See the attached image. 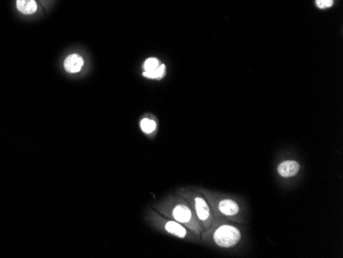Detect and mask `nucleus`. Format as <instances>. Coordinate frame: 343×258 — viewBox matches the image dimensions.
Returning <instances> with one entry per match:
<instances>
[{
    "instance_id": "obj_1",
    "label": "nucleus",
    "mask_w": 343,
    "mask_h": 258,
    "mask_svg": "<svg viewBox=\"0 0 343 258\" xmlns=\"http://www.w3.org/2000/svg\"><path fill=\"white\" fill-rule=\"evenodd\" d=\"M200 235L206 244L221 249L237 246L242 237L240 229L231 221L223 218H215L211 225L201 231Z\"/></svg>"
},
{
    "instance_id": "obj_2",
    "label": "nucleus",
    "mask_w": 343,
    "mask_h": 258,
    "mask_svg": "<svg viewBox=\"0 0 343 258\" xmlns=\"http://www.w3.org/2000/svg\"><path fill=\"white\" fill-rule=\"evenodd\" d=\"M207 200L216 218H223L235 223H243L242 206L238 198L207 189L199 190Z\"/></svg>"
},
{
    "instance_id": "obj_3",
    "label": "nucleus",
    "mask_w": 343,
    "mask_h": 258,
    "mask_svg": "<svg viewBox=\"0 0 343 258\" xmlns=\"http://www.w3.org/2000/svg\"><path fill=\"white\" fill-rule=\"evenodd\" d=\"M184 197L202 228L204 229L211 225L216 217L203 194L199 190H187L184 192Z\"/></svg>"
},
{
    "instance_id": "obj_4",
    "label": "nucleus",
    "mask_w": 343,
    "mask_h": 258,
    "mask_svg": "<svg viewBox=\"0 0 343 258\" xmlns=\"http://www.w3.org/2000/svg\"><path fill=\"white\" fill-rule=\"evenodd\" d=\"M164 229L168 232V233H172L173 235H176L178 237H181V238H186V237H190L191 235V230H189L185 225L175 221V220H168V221H165L164 224ZM195 234V233H194Z\"/></svg>"
},
{
    "instance_id": "obj_5",
    "label": "nucleus",
    "mask_w": 343,
    "mask_h": 258,
    "mask_svg": "<svg viewBox=\"0 0 343 258\" xmlns=\"http://www.w3.org/2000/svg\"><path fill=\"white\" fill-rule=\"evenodd\" d=\"M300 171V163L296 160H284L277 165V174L282 178L296 176Z\"/></svg>"
},
{
    "instance_id": "obj_6",
    "label": "nucleus",
    "mask_w": 343,
    "mask_h": 258,
    "mask_svg": "<svg viewBox=\"0 0 343 258\" xmlns=\"http://www.w3.org/2000/svg\"><path fill=\"white\" fill-rule=\"evenodd\" d=\"M82 66H83V59L76 53L70 54L69 57L66 58V60L64 62L65 70L69 73L79 72L81 70Z\"/></svg>"
},
{
    "instance_id": "obj_7",
    "label": "nucleus",
    "mask_w": 343,
    "mask_h": 258,
    "mask_svg": "<svg viewBox=\"0 0 343 258\" xmlns=\"http://www.w3.org/2000/svg\"><path fill=\"white\" fill-rule=\"evenodd\" d=\"M16 8L24 14H33L37 10L35 0H16Z\"/></svg>"
},
{
    "instance_id": "obj_8",
    "label": "nucleus",
    "mask_w": 343,
    "mask_h": 258,
    "mask_svg": "<svg viewBox=\"0 0 343 258\" xmlns=\"http://www.w3.org/2000/svg\"><path fill=\"white\" fill-rule=\"evenodd\" d=\"M165 72V66L163 64L159 65L155 70L152 71H144L143 75L147 78H151V79H160L163 77Z\"/></svg>"
},
{
    "instance_id": "obj_9",
    "label": "nucleus",
    "mask_w": 343,
    "mask_h": 258,
    "mask_svg": "<svg viewBox=\"0 0 343 258\" xmlns=\"http://www.w3.org/2000/svg\"><path fill=\"white\" fill-rule=\"evenodd\" d=\"M140 126L144 133L151 134L156 128V122L150 118H143L140 122Z\"/></svg>"
},
{
    "instance_id": "obj_10",
    "label": "nucleus",
    "mask_w": 343,
    "mask_h": 258,
    "mask_svg": "<svg viewBox=\"0 0 343 258\" xmlns=\"http://www.w3.org/2000/svg\"><path fill=\"white\" fill-rule=\"evenodd\" d=\"M158 66H159V62L155 58H149L144 63V69H145V71L155 70Z\"/></svg>"
},
{
    "instance_id": "obj_11",
    "label": "nucleus",
    "mask_w": 343,
    "mask_h": 258,
    "mask_svg": "<svg viewBox=\"0 0 343 258\" xmlns=\"http://www.w3.org/2000/svg\"><path fill=\"white\" fill-rule=\"evenodd\" d=\"M315 4L319 8L331 7L333 5V0H315Z\"/></svg>"
}]
</instances>
